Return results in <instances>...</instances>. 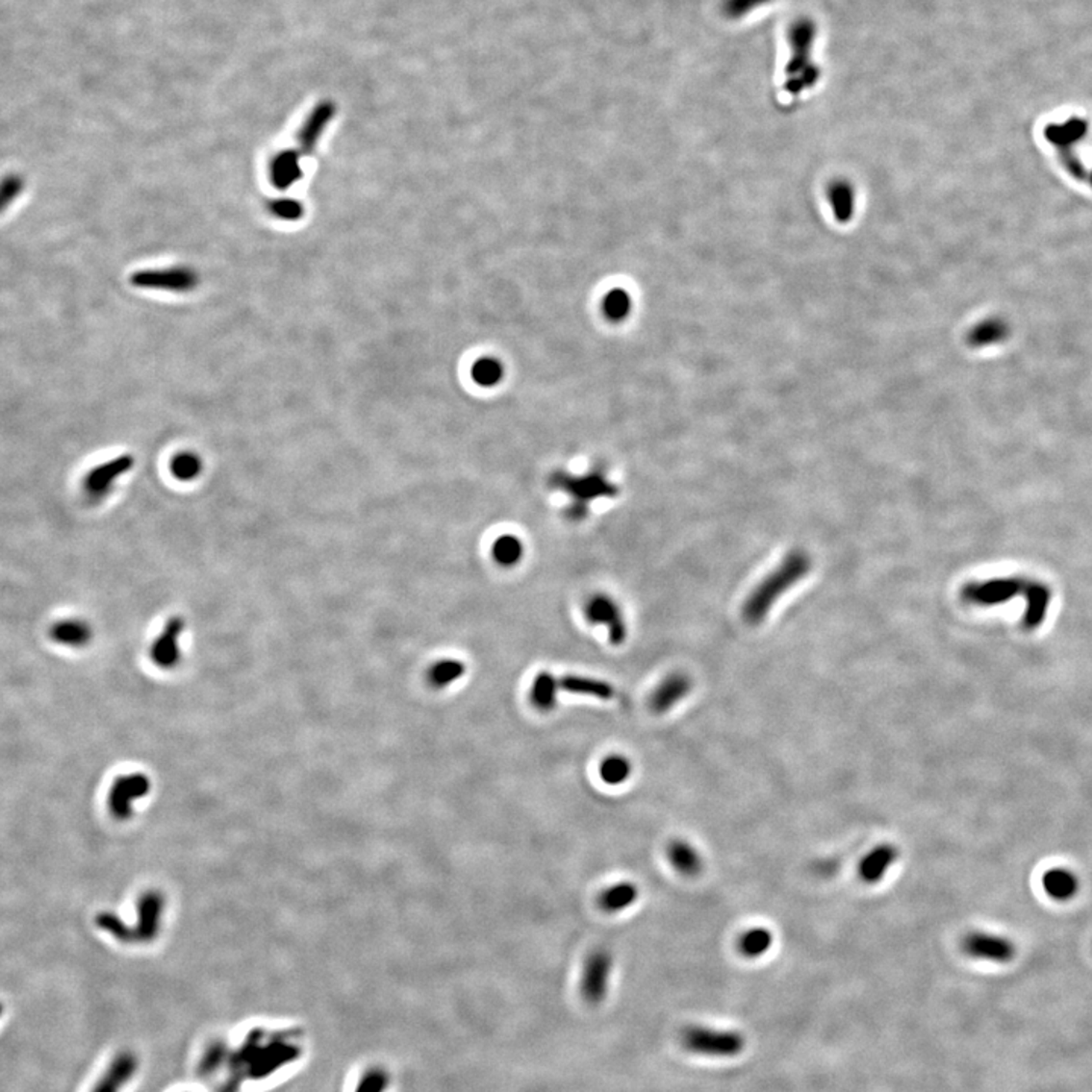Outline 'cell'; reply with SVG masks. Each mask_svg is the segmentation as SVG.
I'll return each mask as SVG.
<instances>
[{
    "instance_id": "cell-1",
    "label": "cell",
    "mask_w": 1092,
    "mask_h": 1092,
    "mask_svg": "<svg viewBox=\"0 0 1092 1092\" xmlns=\"http://www.w3.org/2000/svg\"><path fill=\"white\" fill-rule=\"evenodd\" d=\"M301 1054L302 1047L294 1039V1033L254 1030L234 1054L236 1075L243 1081L262 1080L275 1075L281 1067L293 1064Z\"/></svg>"
},
{
    "instance_id": "cell-2",
    "label": "cell",
    "mask_w": 1092,
    "mask_h": 1092,
    "mask_svg": "<svg viewBox=\"0 0 1092 1092\" xmlns=\"http://www.w3.org/2000/svg\"><path fill=\"white\" fill-rule=\"evenodd\" d=\"M681 1046L701 1056L734 1057L746 1049V1038L736 1030L689 1026L681 1031Z\"/></svg>"
},
{
    "instance_id": "cell-3",
    "label": "cell",
    "mask_w": 1092,
    "mask_h": 1092,
    "mask_svg": "<svg viewBox=\"0 0 1092 1092\" xmlns=\"http://www.w3.org/2000/svg\"><path fill=\"white\" fill-rule=\"evenodd\" d=\"M551 486L566 492L573 499V504L589 509V502L599 498H613L620 494L617 484L607 478V475L598 470L586 473V475H572L568 472H554L551 476Z\"/></svg>"
},
{
    "instance_id": "cell-4",
    "label": "cell",
    "mask_w": 1092,
    "mask_h": 1092,
    "mask_svg": "<svg viewBox=\"0 0 1092 1092\" xmlns=\"http://www.w3.org/2000/svg\"><path fill=\"white\" fill-rule=\"evenodd\" d=\"M613 971V956L609 950L598 949L589 954L584 962L581 975L580 991L584 1002L599 1004L609 994L610 978Z\"/></svg>"
},
{
    "instance_id": "cell-5",
    "label": "cell",
    "mask_w": 1092,
    "mask_h": 1092,
    "mask_svg": "<svg viewBox=\"0 0 1092 1092\" xmlns=\"http://www.w3.org/2000/svg\"><path fill=\"white\" fill-rule=\"evenodd\" d=\"M151 792V780L144 774H125L113 783L108 794V809L118 821L133 817L134 804Z\"/></svg>"
},
{
    "instance_id": "cell-6",
    "label": "cell",
    "mask_w": 1092,
    "mask_h": 1092,
    "mask_svg": "<svg viewBox=\"0 0 1092 1092\" xmlns=\"http://www.w3.org/2000/svg\"><path fill=\"white\" fill-rule=\"evenodd\" d=\"M962 950L971 959L1007 964L1017 954L1014 942L989 931H971L962 939Z\"/></svg>"
},
{
    "instance_id": "cell-7",
    "label": "cell",
    "mask_w": 1092,
    "mask_h": 1092,
    "mask_svg": "<svg viewBox=\"0 0 1092 1092\" xmlns=\"http://www.w3.org/2000/svg\"><path fill=\"white\" fill-rule=\"evenodd\" d=\"M137 907V925L129 928V944L154 941L162 927L165 897L157 891L146 892Z\"/></svg>"
},
{
    "instance_id": "cell-8",
    "label": "cell",
    "mask_w": 1092,
    "mask_h": 1092,
    "mask_svg": "<svg viewBox=\"0 0 1092 1092\" xmlns=\"http://www.w3.org/2000/svg\"><path fill=\"white\" fill-rule=\"evenodd\" d=\"M134 466L133 457L129 455H120L104 465L96 466L94 470L89 472L84 480V491L87 496L94 501L104 499L110 492L114 488L115 481L120 476L125 475L128 470Z\"/></svg>"
},
{
    "instance_id": "cell-9",
    "label": "cell",
    "mask_w": 1092,
    "mask_h": 1092,
    "mask_svg": "<svg viewBox=\"0 0 1092 1092\" xmlns=\"http://www.w3.org/2000/svg\"><path fill=\"white\" fill-rule=\"evenodd\" d=\"M1026 583H1028V580H1025V578L1010 577L970 584L965 591V597L976 604H1002V602L1010 601L1018 595L1023 594Z\"/></svg>"
},
{
    "instance_id": "cell-10",
    "label": "cell",
    "mask_w": 1092,
    "mask_h": 1092,
    "mask_svg": "<svg viewBox=\"0 0 1092 1092\" xmlns=\"http://www.w3.org/2000/svg\"><path fill=\"white\" fill-rule=\"evenodd\" d=\"M139 1068H140V1060L136 1054L131 1050L118 1052L108 1064L101 1078L97 1079L91 1092H122L129 1081L136 1078Z\"/></svg>"
},
{
    "instance_id": "cell-11",
    "label": "cell",
    "mask_w": 1092,
    "mask_h": 1092,
    "mask_svg": "<svg viewBox=\"0 0 1092 1092\" xmlns=\"http://www.w3.org/2000/svg\"><path fill=\"white\" fill-rule=\"evenodd\" d=\"M588 618L597 625H604L609 630V639L613 645H621L627 638V628L623 622L620 605L605 595H597L589 601Z\"/></svg>"
},
{
    "instance_id": "cell-12",
    "label": "cell",
    "mask_w": 1092,
    "mask_h": 1092,
    "mask_svg": "<svg viewBox=\"0 0 1092 1092\" xmlns=\"http://www.w3.org/2000/svg\"><path fill=\"white\" fill-rule=\"evenodd\" d=\"M899 859V847L894 846V844H880L860 860L859 867H857L860 880L865 881L867 885H876L886 877V874Z\"/></svg>"
},
{
    "instance_id": "cell-13",
    "label": "cell",
    "mask_w": 1092,
    "mask_h": 1092,
    "mask_svg": "<svg viewBox=\"0 0 1092 1092\" xmlns=\"http://www.w3.org/2000/svg\"><path fill=\"white\" fill-rule=\"evenodd\" d=\"M184 631V620L172 618L165 623V630L152 645L151 657L162 670H172L180 662V636Z\"/></svg>"
},
{
    "instance_id": "cell-14",
    "label": "cell",
    "mask_w": 1092,
    "mask_h": 1092,
    "mask_svg": "<svg viewBox=\"0 0 1092 1092\" xmlns=\"http://www.w3.org/2000/svg\"><path fill=\"white\" fill-rule=\"evenodd\" d=\"M691 689L692 681L688 675L673 673L662 681L659 688L652 692L651 699H649L652 712L657 713V715L670 712L677 706L678 702L683 701L688 697Z\"/></svg>"
},
{
    "instance_id": "cell-15",
    "label": "cell",
    "mask_w": 1092,
    "mask_h": 1092,
    "mask_svg": "<svg viewBox=\"0 0 1092 1092\" xmlns=\"http://www.w3.org/2000/svg\"><path fill=\"white\" fill-rule=\"evenodd\" d=\"M1023 595L1026 597V613L1025 618H1023V625L1028 630H1035L1046 621L1050 602H1052V591L1047 584L1041 583V581H1028Z\"/></svg>"
},
{
    "instance_id": "cell-16",
    "label": "cell",
    "mask_w": 1092,
    "mask_h": 1092,
    "mask_svg": "<svg viewBox=\"0 0 1092 1092\" xmlns=\"http://www.w3.org/2000/svg\"><path fill=\"white\" fill-rule=\"evenodd\" d=\"M667 854L673 870L684 877H697L704 868V862H702L698 850L695 849L691 842L684 841V839L671 841Z\"/></svg>"
},
{
    "instance_id": "cell-17",
    "label": "cell",
    "mask_w": 1092,
    "mask_h": 1092,
    "mask_svg": "<svg viewBox=\"0 0 1092 1092\" xmlns=\"http://www.w3.org/2000/svg\"><path fill=\"white\" fill-rule=\"evenodd\" d=\"M51 638L58 645H64L70 648H84L90 644L93 630L87 621L68 618L54 623V627L51 628Z\"/></svg>"
},
{
    "instance_id": "cell-18",
    "label": "cell",
    "mask_w": 1092,
    "mask_h": 1092,
    "mask_svg": "<svg viewBox=\"0 0 1092 1092\" xmlns=\"http://www.w3.org/2000/svg\"><path fill=\"white\" fill-rule=\"evenodd\" d=\"M1088 134V123L1083 118H1071L1062 125H1050L1046 129V139L1059 151L1073 149Z\"/></svg>"
},
{
    "instance_id": "cell-19",
    "label": "cell",
    "mask_w": 1092,
    "mask_h": 1092,
    "mask_svg": "<svg viewBox=\"0 0 1092 1092\" xmlns=\"http://www.w3.org/2000/svg\"><path fill=\"white\" fill-rule=\"evenodd\" d=\"M1009 337V325L1000 317H989L971 328L967 342L973 347H988L999 344Z\"/></svg>"
},
{
    "instance_id": "cell-20",
    "label": "cell",
    "mask_w": 1092,
    "mask_h": 1092,
    "mask_svg": "<svg viewBox=\"0 0 1092 1092\" xmlns=\"http://www.w3.org/2000/svg\"><path fill=\"white\" fill-rule=\"evenodd\" d=\"M639 888L631 881H620L604 889L598 899L599 907L607 913H620L638 902Z\"/></svg>"
},
{
    "instance_id": "cell-21",
    "label": "cell",
    "mask_w": 1092,
    "mask_h": 1092,
    "mask_svg": "<svg viewBox=\"0 0 1092 1092\" xmlns=\"http://www.w3.org/2000/svg\"><path fill=\"white\" fill-rule=\"evenodd\" d=\"M1042 886L1047 894L1057 902H1068L1079 892V878L1075 873L1065 868H1054L1042 877Z\"/></svg>"
},
{
    "instance_id": "cell-22",
    "label": "cell",
    "mask_w": 1092,
    "mask_h": 1092,
    "mask_svg": "<svg viewBox=\"0 0 1092 1092\" xmlns=\"http://www.w3.org/2000/svg\"><path fill=\"white\" fill-rule=\"evenodd\" d=\"M560 688L570 694L586 695L598 699H612L617 691L607 681L597 678L581 677V675H566L559 678Z\"/></svg>"
},
{
    "instance_id": "cell-23",
    "label": "cell",
    "mask_w": 1092,
    "mask_h": 1092,
    "mask_svg": "<svg viewBox=\"0 0 1092 1092\" xmlns=\"http://www.w3.org/2000/svg\"><path fill=\"white\" fill-rule=\"evenodd\" d=\"M137 287H165V289H189L193 286V275L186 270H165V272H140L133 276Z\"/></svg>"
},
{
    "instance_id": "cell-24",
    "label": "cell",
    "mask_w": 1092,
    "mask_h": 1092,
    "mask_svg": "<svg viewBox=\"0 0 1092 1092\" xmlns=\"http://www.w3.org/2000/svg\"><path fill=\"white\" fill-rule=\"evenodd\" d=\"M559 689V678L549 673H539L531 686L530 698L533 706L541 712H551L557 706Z\"/></svg>"
},
{
    "instance_id": "cell-25",
    "label": "cell",
    "mask_w": 1092,
    "mask_h": 1092,
    "mask_svg": "<svg viewBox=\"0 0 1092 1092\" xmlns=\"http://www.w3.org/2000/svg\"><path fill=\"white\" fill-rule=\"evenodd\" d=\"M774 944L773 931L767 927H752L742 933L738 942V950L742 956L749 959H759L770 952Z\"/></svg>"
},
{
    "instance_id": "cell-26",
    "label": "cell",
    "mask_w": 1092,
    "mask_h": 1092,
    "mask_svg": "<svg viewBox=\"0 0 1092 1092\" xmlns=\"http://www.w3.org/2000/svg\"><path fill=\"white\" fill-rule=\"evenodd\" d=\"M828 199H830L831 210L835 213L836 220L839 222H849L851 220L852 212H854V191L850 184L839 183L833 184L828 190Z\"/></svg>"
},
{
    "instance_id": "cell-27",
    "label": "cell",
    "mask_w": 1092,
    "mask_h": 1092,
    "mask_svg": "<svg viewBox=\"0 0 1092 1092\" xmlns=\"http://www.w3.org/2000/svg\"><path fill=\"white\" fill-rule=\"evenodd\" d=\"M633 773V765L622 754H612L605 757L599 765V775L604 783L610 786L625 783Z\"/></svg>"
},
{
    "instance_id": "cell-28",
    "label": "cell",
    "mask_w": 1092,
    "mask_h": 1092,
    "mask_svg": "<svg viewBox=\"0 0 1092 1092\" xmlns=\"http://www.w3.org/2000/svg\"><path fill=\"white\" fill-rule=\"evenodd\" d=\"M465 673L466 665L460 660H442L431 667L428 681L433 688L444 689L462 678Z\"/></svg>"
},
{
    "instance_id": "cell-29",
    "label": "cell",
    "mask_w": 1092,
    "mask_h": 1092,
    "mask_svg": "<svg viewBox=\"0 0 1092 1092\" xmlns=\"http://www.w3.org/2000/svg\"><path fill=\"white\" fill-rule=\"evenodd\" d=\"M494 559L502 566H513L520 563L523 555V545L520 539L505 534L496 539L494 544Z\"/></svg>"
},
{
    "instance_id": "cell-30",
    "label": "cell",
    "mask_w": 1092,
    "mask_h": 1092,
    "mask_svg": "<svg viewBox=\"0 0 1092 1092\" xmlns=\"http://www.w3.org/2000/svg\"><path fill=\"white\" fill-rule=\"evenodd\" d=\"M299 175H301V170L297 165L296 155L286 154L276 157L272 165V180L276 187L287 189L299 178Z\"/></svg>"
},
{
    "instance_id": "cell-31",
    "label": "cell",
    "mask_w": 1092,
    "mask_h": 1092,
    "mask_svg": "<svg viewBox=\"0 0 1092 1092\" xmlns=\"http://www.w3.org/2000/svg\"><path fill=\"white\" fill-rule=\"evenodd\" d=\"M202 470V462L199 455L187 451L176 455L172 460V473L178 480L191 481L199 476Z\"/></svg>"
},
{
    "instance_id": "cell-32",
    "label": "cell",
    "mask_w": 1092,
    "mask_h": 1092,
    "mask_svg": "<svg viewBox=\"0 0 1092 1092\" xmlns=\"http://www.w3.org/2000/svg\"><path fill=\"white\" fill-rule=\"evenodd\" d=\"M501 363L495 359H481L473 365L472 378L476 384L484 387L496 386L502 380Z\"/></svg>"
},
{
    "instance_id": "cell-33",
    "label": "cell",
    "mask_w": 1092,
    "mask_h": 1092,
    "mask_svg": "<svg viewBox=\"0 0 1092 1092\" xmlns=\"http://www.w3.org/2000/svg\"><path fill=\"white\" fill-rule=\"evenodd\" d=\"M391 1086V1075L383 1067H370L360 1076L354 1092H386Z\"/></svg>"
},
{
    "instance_id": "cell-34",
    "label": "cell",
    "mask_w": 1092,
    "mask_h": 1092,
    "mask_svg": "<svg viewBox=\"0 0 1092 1092\" xmlns=\"http://www.w3.org/2000/svg\"><path fill=\"white\" fill-rule=\"evenodd\" d=\"M602 309H604V315L610 320H617L618 322V320L625 319L631 309L630 296L622 289H615L605 296Z\"/></svg>"
},
{
    "instance_id": "cell-35",
    "label": "cell",
    "mask_w": 1092,
    "mask_h": 1092,
    "mask_svg": "<svg viewBox=\"0 0 1092 1092\" xmlns=\"http://www.w3.org/2000/svg\"><path fill=\"white\" fill-rule=\"evenodd\" d=\"M25 186L22 176L15 173L4 176L0 180V215H4L8 208L17 201L18 196L25 190Z\"/></svg>"
},
{
    "instance_id": "cell-36",
    "label": "cell",
    "mask_w": 1092,
    "mask_h": 1092,
    "mask_svg": "<svg viewBox=\"0 0 1092 1092\" xmlns=\"http://www.w3.org/2000/svg\"><path fill=\"white\" fill-rule=\"evenodd\" d=\"M1059 157L1060 162H1062L1064 167L1067 168V172L1070 173L1073 178L1079 181L1088 180V170H1086L1085 165H1083V162L1079 158V155L1076 154L1075 149L1059 151Z\"/></svg>"
},
{
    "instance_id": "cell-37",
    "label": "cell",
    "mask_w": 1092,
    "mask_h": 1092,
    "mask_svg": "<svg viewBox=\"0 0 1092 1092\" xmlns=\"http://www.w3.org/2000/svg\"><path fill=\"white\" fill-rule=\"evenodd\" d=\"M275 210L276 215L283 216V217L287 218H294L301 213V208H299V205L294 204V202H278Z\"/></svg>"
},
{
    "instance_id": "cell-38",
    "label": "cell",
    "mask_w": 1092,
    "mask_h": 1092,
    "mask_svg": "<svg viewBox=\"0 0 1092 1092\" xmlns=\"http://www.w3.org/2000/svg\"><path fill=\"white\" fill-rule=\"evenodd\" d=\"M4 1014H5V1004H4V1002H0V1018L4 1017Z\"/></svg>"
},
{
    "instance_id": "cell-39",
    "label": "cell",
    "mask_w": 1092,
    "mask_h": 1092,
    "mask_svg": "<svg viewBox=\"0 0 1092 1092\" xmlns=\"http://www.w3.org/2000/svg\"><path fill=\"white\" fill-rule=\"evenodd\" d=\"M1088 178H1089V183H1091V186H1092V172H1091V175L1088 176Z\"/></svg>"
}]
</instances>
